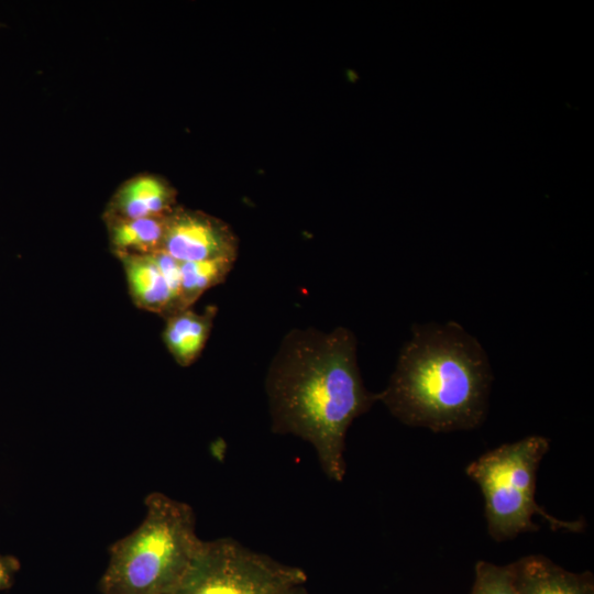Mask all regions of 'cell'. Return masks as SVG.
<instances>
[{"label":"cell","instance_id":"cell-14","mask_svg":"<svg viewBox=\"0 0 594 594\" xmlns=\"http://www.w3.org/2000/svg\"><path fill=\"white\" fill-rule=\"evenodd\" d=\"M20 568L21 563L18 558L0 553V592L12 586Z\"/></svg>","mask_w":594,"mask_h":594},{"label":"cell","instance_id":"cell-11","mask_svg":"<svg viewBox=\"0 0 594 594\" xmlns=\"http://www.w3.org/2000/svg\"><path fill=\"white\" fill-rule=\"evenodd\" d=\"M168 216L140 219H106L112 253L116 256L147 255L163 250Z\"/></svg>","mask_w":594,"mask_h":594},{"label":"cell","instance_id":"cell-4","mask_svg":"<svg viewBox=\"0 0 594 594\" xmlns=\"http://www.w3.org/2000/svg\"><path fill=\"white\" fill-rule=\"evenodd\" d=\"M549 450V440L529 436L505 443L471 462L465 472L481 488L490 536L496 541L536 531L532 521L540 515L553 530L583 531V520L565 521L540 507L535 498L539 463Z\"/></svg>","mask_w":594,"mask_h":594},{"label":"cell","instance_id":"cell-15","mask_svg":"<svg viewBox=\"0 0 594 594\" xmlns=\"http://www.w3.org/2000/svg\"><path fill=\"white\" fill-rule=\"evenodd\" d=\"M279 594H309V593L305 588L304 584H300V585H294L292 587H288Z\"/></svg>","mask_w":594,"mask_h":594},{"label":"cell","instance_id":"cell-12","mask_svg":"<svg viewBox=\"0 0 594 594\" xmlns=\"http://www.w3.org/2000/svg\"><path fill=\"white\" fill-rule=\"evenodd\" d=\"M234 262L233 257H218L180 263L182 309L191 308L204 293L223 283Z\"/></svg>","mask_w":594,"mask_h":594},{"label":"cell","instance_id":"cell-2","mask_svg":"<svg viewBox=\"0 0 594 594\" xmlns=\"http://www.w3.org/2000/svg\"><path fill=\"white\" fill-rule=\"evenodd\" d=\"M492 381L485 350L458 322L415 324L378 402L411 427L469 430L486 417Z\"/></svg>","mask_w":594,"mask_h":594},{"label":"cell","instance_id":"cell-6","mask_svg":"<svg viewBox=\"0 0 594 594\" xmlns=\"http://www.w3.org/2000/svg\"><path fill=\"white\" fill-rule=\"evenodd\" d=\"M117 258L135 307L164 318L183 310L180 262L163 250L147 255H118Z\"/></svg>","mask_w":594,"mask_h":594},{"label":"cell","instance_id":"cell-5","mask_svg":"<svg viewBox=\"0 0 594 594\" xmlns=\"http://www.w3.org/2000/svg\"><path fill=\"white\" fill-rule=\"evenodd\" d=\"M306 572L222 537L204 541L172 594H279Z\"/></svg>","mask_w":594,"mask_h":594},{"label":"cell","instance_id":"cell-1","mask_svg":"<svg viewBox=\"0 0 594 594\" xmlns=\"http://www.w3.org/2000/svg\"><path fill=\"white\" fill-rule=\"evenodd\" d=\"M356 338L344 327L294 329L285 334L265 377L271 430L307 441L323 474L341 483L346 473V432L378 402L358 364Z\"/></svg>","mask_w":594,"mask_h":594},{"label":"cell","instance_id":"cell-7","mask_svg":"<svg viewBox=\"0 0 594 594\" xmlns=\"http://www.w3.org/2000/svg\"><path fill=\"white\" fill-rule=\"evenodd\" d=\"M163 251L180 263L237 258V244L226 226L201 212L183 209H174L167 218Z\"/></svg>","mask_w":594,"mask_h":594},{"label":"cell","instance_id":"cell-13","mask_svg":"<svg viewBox=\"0 0 594 594\" xmlns=\"http://www.w3.org/2000/svg\"><path fill=\"white\" fill-rule=\"evenodd\" d=\"M471 594H518L512 563L496 565L479 561Z\"/></svg>","mask_w":594,"mask_h":594},{"label":"cell","instance_id":"cell-9","mask_svg":"<svg viewBox=\"0 0 594 594\" xmlns=\"http://www.w3.org/2000/svg\"><path fill=\"white\" fill-rule=\"evenodd\" d=\"M518 594H594L590 572L573 573L540 554L512 563Z\"/></svg>","mask_w":594,"mask_h":594},{"label":"cell","instance_id":"cell-10","mask_svg":"<svg viewBox=\"0 0 594 594\" xmlns=\"http://www.w3.org/2000/svg\"><path fill=\"white\" fill-rule=\"evenodd\" d=\"M217 312V306L210 305L202 312L188 308L165 318L163 342L178 365L190 366L200 356Z\"/></svg>","mask_w":594,"mask_h":594},{"label":"cell","instance_id":"cell-16","mask_svg":"<svg viewBox=\"0 0 594 594\" xmlns=\"http://www.w3.org/2000/svg\"><path fill=\"white\" fill-rule=\"evenodd\" d=\"M0 26H1V24H0Z\"/></svg>","mask_w":594,"mask_h":594},{"label":"cell","instance_id":"cell-3","mask_svg":"<svg viewBox=\"0 0 594 594\" xmlns=\"http://www.w3.org/2000/svg\"><path fill=\"white\" fill-rule=\"evenodd\" d=\"M145 508L142 522L111 546L101 594H172L200 548L190 505L153 492Z\"/></svg>","mask_w":594,"mask_h":594},{"label":"cell","instance_id":"cell-8","mask_svg":"<svg viewBox=\"0 0 594 594\" xmlns=\"http://www.w3.org/2000/svg\"><path fill=\"white\" fill-rule=\"evenodd\" d=\"M174 191L164 180L152 175H139L117 189L103 220L165 217L174 211Z\"/></svg>","mask_w":594,"mask_h":594}]
</instances>
